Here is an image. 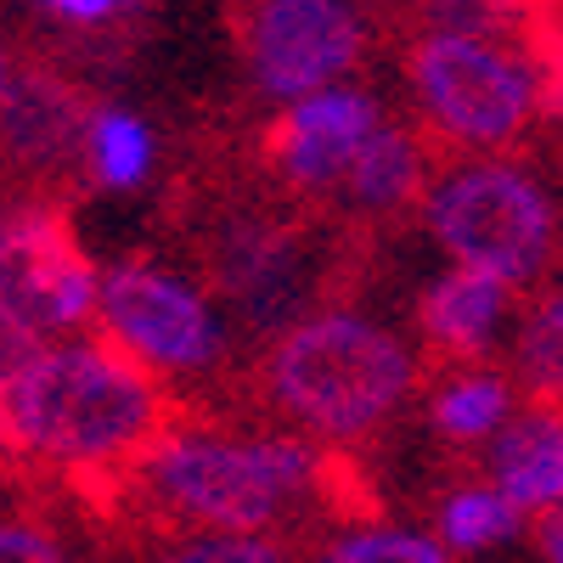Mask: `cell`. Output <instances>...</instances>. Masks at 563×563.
Returning a JSON list of instances; mask_svg holds the SVG:
<instances>
[{
  "label": "cell",
  "instance_id": "6da1fadb",
  "mask_svg": "<svg viewBox=\"0 0 563 563\" xmlns=\"http://www.w3.org/2000/svg\"><path fill=\"white\" fill-rule=\"evenodd\" d=\"M169 422L158 372L113 339H45L0 395V451L79 485L130 479Z\"/></svg>",
  "mask_w": 563,
  "mask_h": 563
},
{
  "label": "cell",
  "instance_id": "7a4b0ae2",
  "mask_svg": "<svg viewBox=\"0 0 563 563\" xmlns=\"http://www.w3.org/2000/svg\"><path fill=\"white\" fill-rule=\"evenodd\" d=\"M130 479L175 530L288 536L327 496V451L294 422L288 429L164 422Z\"/></svg>",
  "mask_w": 563,
  "mask_h": 563
},
{
  "label": "cell",
  "instance_id": "3957f363",
  "mask_svg": "<svg viewBox=\"0 0 563 563\" xmlns=\"http://www.w3.org/2000/svg\"><path fill=\"white\" fill-rule=\"evenodd\" d=\"M411 344L355 310H310L265 350L271 406L321 445L372 440L411 400Z\"/></svg>",
  "mask_w": 563,
  "mask_h": 563
},
{
  "label": "cell",
  "instance_id": "277c9868",
  "mask_svg": "<svg viewBox=\"0 0 563 563\" xmlns=\"http://www.w3.org/2000/svg\"><path fill=\"white\" fill-rule=\"evenodd\" d=\"M429 238L451 265L490 271L501 282H536L558 243V209L547 186L507 158H467L445 169L422 198Z\"/></svg>",
  "mask_w": 563,
  "mask_h": 563
},
{
  "label": "cell",
  "instance_id": "5b68a950",
  "mask_svg": "<svg viewBox=\"0 0 563 563\" xmlns=\"http://www.w3.org/2000/svg\"><path fill=\"white\" fill-rule=\"evenodd\" d=\"M411 90L445 141L462 147H507L541 108V79L512 40L429 29L411 52Z\"/></svg>",
  "mask_w": 563,
  "mask_h": 563
},
{
  "label": "cell",
  "instance_id": "8992f818",
  "mask_svg": "<svg viewBox=\"0 0 563 563\" xmlns=\"http://www.w3.org/2000/svg\"><path fill=\"white\" fill-rule=\"evenodd\" d=\"M97 321L102 339H113L158 378H192L225 355V321L203 299V288L153 260H119L113 271H102Z\"/></svg>",
  "mask_w": 563,
  "mask_h": 563
},
{
  "label": "cell",
  "instance_id": "52a82bcc",
  "mask_svg": "<svg viewBox=\"0 0 563 563\" xmlns=\"http://www.w3.org/2000/svg\"><path fill=\"white\" fill-rule=\"evenodd\" d=\"M102 276L74 243L57 209L7 203L0 209V299H12L45 339H68L97 316Z\"/></svg>",
  "mask_w": 563,
  "mask_h": 563
},
{
  "label": "cell",
  "instance_id": "ba28073f",
  "mask_svg": "<svg viewBox=\"0 0 563 563\" xmlns=\"http://www.w3.org/2000/svg\"><path fill=\"white\" fill-rule=\"evenodd\" d=\"M361 45L366 29L350 0H260L249 18V68L276 102L344 85V74L361 63Z\"/></svg>",
  "mask_w": 563,
  "mask_h": 563
},
{
  "label": "cell",
  "instance_id": "9c48e42d",
  "mask_svg": "<svg viewBox=\"0 0 563 563\" xmlns=\"http://www.w3.org/2000/svg\"><path fill=\"white\" fill-rule=\"evenodd\" d=\"M214 282L243 327L282 333L316 299V254L282 220H225L214 238Z\"/></svg>",
  "mask_w": 563,
  "mask_h": 563
},
{
  "label": "cell",
  "instance_id": "30bf717a",
  "mask_svg": "<svg viewBox=\"0 0 563 563\" xmlns=\"http://www.w3.org/2000/svg\"><path fill=\"white\" fill-rule=\"evenodd\" d=\"M384 124V108L355 85H327L288 102V113L271 130V158L305 192H339V180L361 158L372 130Z\"/></svg>",
  "mask_w": 563,
  "mask_h": 563
},
{
  "label": "cell",
  "instance_id": "8fae6325",
  "mask_svg": "<svg viewBox=\"0 0 563 563\" xmlns=\"http://www.w3.org/2000/svg\"><path fill=\"white\" fill-rule=\"evenodd\" d=\"M485 474L530 512V525L563 507V406L541 395L512 411L485 445Z\"/></svg>",
  "mask_w": 563,
  "mask_h": 563
},
{
  "label": "cell",
  "instance_id": "7c38bea8",
  "mask_svg": "<svg viewBox=\"0 0 563 563\" xmlns=\"http://www.w3.org/2000/svg\"><path fill=\"white\" fill-rule=\"evenodd\" d=\"M507 316H512V282H501L490 271H467V265H451L445 276H434L417 305L422 339L456 361L485 355L501 339Z\"/></svg>",
  "mask_w": 563,
  "mask_h": 563
},
{
  "label": "cell",
  "instance_id": "4fadbf2b",
  "mask_svg": "<svg viewBox=\"0 0 563 563\" xmlns=\"http://www.w3.org/2000/svg\"><path fill=\"white\" fill-rule=\"evenodd\" d=\"M85 124L90 113L74 102V90L45 74L7 79V90H0V141L29 169H52L85 153Z\"/></svg>",
  "mask_w": 563,
  "mask_h": 563
},
{
  "label": "cell",
  "instance_id": "5bb4252c",
  "mask_svg": "<svg viewBox=\"0 0 563 563\" xmlns=\"http://www.w3.org/2000/svg\"><path fill=\"white\" fill-rule=\"evenodd\" d=\"M429 530L440 536V547H445L456 563H485V558H496V552H507V547L525 541L530 512L512 501L490 474H479V479L451 485V490L434 501V525H429Z\"/></svg>",
  "mask_w": 563,
  "mask_h": 563
},
{
  "label": "cell",
  "instance_id": "9a60e30c",
  "mask_svg": "<svg viewBox=\"0 0 563 563\" xmlns=\"http://www.w3.org/2000/svg\"><path fill=\"white\" fill-rule=\"evenodd\" d=\"M417 192H422V147H417L411 130L384 119L378 130H372V141L361 147V158L350 164V175L339 180L333 198H344L361 214H395Z\"/></svg>",
  "mask_w": 563,
  "mask_h": 563
},
{
  "label": "cell",
  "instance_id": "2e32d148",
  "mask_svg": "<svg viewBox=\"0 0 563 563\" xmlns=\"http://www.w3.org/2000/svg\"><path fill=\"white\" fill-rule=\"evenodd\" d=\"M519 411V395L501 372L485 366H462L429 395V422L445 445H490L496 429Z\"/></svg>",
  "mask_w": 563,
  "mask_h": 563
},
{
  "label": "cell",
  "instance_id": "e0dca14e",
  "mask_svg": "<svg viewBox=\"0 0 563 563\" xmlns=\"http://www.w3.org/2000/svg\"><path fill=\"white\" fill-rule=\"evenodd\" d=\"M305 563H456L434 530L395 525V519H355L327 536Z\"/></svg>",
  "mask_w": 563,
  "mask_h": 563
},
{
  "label": "cell",
  "instance_id": "ac0fdd59",
  "mask_svg": "<svg viewBox=\"0 0 563 563\" xmlns=\"http://www.w3.org/2000/svg\"><path fill=\"white\" fill-rule=\"evenodd\" d=\"M153 158H158L153 130L141 124L135 113H124V108H97L90 113V124H85V164H90V175H97L108 192H135V186L153 175Z\"/></svg>",
  "mask_w": 563,
  "mask_h": 563
},
{
  "label": "cell",
  "instance_id": "d6986e66",
  "mask_svg": "<svg viewBox=\"0 0 563 563\" xmlns=\"http://www.w3.org/2000/svg\"><path fill=\"white\" fill-rule=\"evenodd\" d=\"M512 355H519L525 384H530L536 395H547V400L563 406V288H547V294L525 310Z\"/></svg>",
  "mask_w": 563,
  "mask_h": 563
},
{
  "label": "cell",
  "instance_id": "ffe728a7",
  "mask_svg": "<svg viewBox=\"0 0 563 563\" xmlns=\"http://www.w3.org/2000/svg\"><path fill=\"white\" fill-rule=\"evenodd\" d=\"M147 563H305V558L288 547V536L265 530H180Z\"/></svg>",
  "mask_w": 563,
  "mask_h": 563
},
{
  "label": "cell",
  "instance_id": "44dd1931",
  "mask_svg": "<svg viewBox=\"0 0 563 563\" xmlns=\"http://www.w3.org/2000/svg\"><path fill=\"white\" fill-rule=\"evenodd\" d=\"M422 12H429L434 29L496 34V40H507V29L525 34V23H530V12H536V0H422Z\"/></svg>",
  "mask_w": 563,
  "mask_h": 563
},
{
  "label": "cell",
  "instance_id": "7402d4cb",
  "mask_svg": "<svg viewBox=\"0 0 563 563\" xmlns=\"http://www.w3.org/2000/svg\"><path fill=\"white\" fill-rule=\"evenodd\" d=\"M0 563H74L52 525L29 512H0Z\"/></svg>",
  "mask_w": 563,
  "mask_h": 563
},
{
  "label": "cell",
  "instance_id": "603a6c76",
  "mask_svg": "<svg viewBox=\"0 0 563 563\" xmlns=\"http://www.w3.org/2000/svg\"><path fill=\"white\" fill-rule=\"evenodd\" d=\"M40 344H45L40 327H34L12 299H0V395H7V384L40 355Z\"/></svg>",
  "mask_w": 563,
  "mask_h": 563
},
{
  "label": "cell",
  "instance_id": "cb8c5ba5",
  "mask_svg": "<svg viewBox=\"0 0 563 563\" xmlns=\"http://www.w3.org/2000/svg\"><path fill=\"white\" fill-rule=\"evenodd\" d=\"M52 18H63V23H108V18H119L124 12V0H40Z\"/></svg>",
  "mask_w": 563,
  "mask_h": 563
},
{
  "label": "cell",
  "instance_id": "d4e9b609",
  "mask_svg": "<svg viewBox=\"0 0 563 563\" xmlns=\"http://www.w3.org/2000/svg\"><path fill=\"white\" fill-rule=\"evenodd\" d=\"M530 541H536V558L541 563H563V507L541 512V519L530 525Z\"/></svg>",
  "mask_w": 563,
  "mask_h": 563
},
{
  "label": "cell",
  "instance_id": "484cf974",
  "mask_svg": "<svg viewBox=\"0 0 563 563\" xmlns=\"http://www.w3.org/2000/svg\"><path fill=\"white\" fill-rule=\"evenodd\" d=\"M7 79H12V74H7V57H0V90H7Z\"/></svg>",
  "mask_w": 563,
  "mask_h": 563
}]
</instances>
